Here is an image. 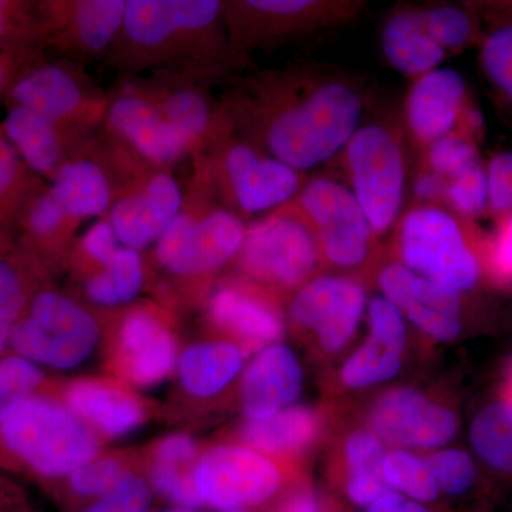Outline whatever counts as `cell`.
Here are the masks:
<instances>
[{"instance_id": "cell-1", "label": "cell", "mask_w": 512, "mask_h": 512, "mask_svg": "<svg viewBox=\"0 0 512 512\" xmlns=\"http://www.w3.org/2000/svg\"><path fill=\"white\" fill-rule=\"evenodd\" d=\"M365 94L348 77L318 74L269 103L261 137L266 154L303 173L343 151L360 127Z\"/></svg>"}, {"instance_id": "cell-2", "label": "cell", "mask_w": 512, "mask_h": 512, "mask_svg": "<svg viewBox=\"0 0 512 512\" xmlns=\"http://www.w3.org/2000/svg\"><path fill=\"white\" fill-rule=\"evenodd\" d=\"M6 446L45 477H69L99 457L96 431L63 404L28 397L0 424Z\"/></svg>"}, {"instance_id": "cell-3", "label": "cell", "mask_w": 512, "mask_h": 512, "mask_svg": "<svg viewBox=\"0 0 512 512\" xmlns=\"http://www.w3.org/2000/svg\"><path fill=\"white\" fill-rule=\"evenodd\" d=\"M400 264L450 291L464 293L477 285L480 259L454 212L440 205H417L399 222Z\"/></svg>"}, {"instance_id": "cell-4", "label": "cell", "mask_w": 512, "mask_h": 512, "mask_svg": "<svg viewBox=\"0 0 512 512\" xmlns=\"http://www.w3.org/2000/svg\"><path fill=\"white\" fill-rule=\"evenodd\" d=\"M322 259L315 231L293 201L249 225L237 256L252 281L296 291L313 279Z\"/></svg>"}, {"instance_id": "cell-5", "label": "cell", "mask_w": 512, "mask_h": 512, "mask_svg": "<svg viewBox=\"0 0 512 512\" xmlns=\"http://www.w3.org/2000/svg\"><path fill=\"white\" fill-rule=\"evenodd\" d=\"M342 153L350 190L375 234H386L399 220L406 192V154L399 134L384 124H366Z\"/></svg>"}, {"instance_id": "cell-6", "label": "cell", "mask_w": 512, "mask_h": 512, "mask_svg": "<svg viewBox=\"0 0 512 512\" xmlns=\"http://www.w3.org/2000/svg\"><path fill=\"white\" fill-rule=\"evenodd\" d=\"M100 338L92 313L69 296L46 291L33 299L30 316L19 320L10 346L33 365L69 370L93 355Z\"/></svg>"}, {"instance_id": "cell-7", "label": "cell", "mask_w": 512, "mask_h": 512, "mask_svg": "<svg viewBox=\"0 0 512 512\" xmlns=\"http://www.w3.org/2000/svg\"><path fill=\"white\" fill-rule=\"evenodd\" d=\"M194 481L202 507L251 511L278 494L282 473L271 457L254 448L220 444L197 458Z\"/></svg>"}, {"instance_id": "cell-8", "label": "cell", "mask_w": 512, "mask_h": 512, "mask_svg": "<svg viewBox=\"0 0 512 512\" xmlns=\"http://www.w3.org/2000/svg\"><path fill=\"white\" fill-rule=\"evenodd\" d=\"M293 202L315 231L323 259L338 268L365 264L376 234L349 185L313 178Z\"/></svg>"}, {"instance_id": "cell-9", "label": "cell", "mask_w": 512, "mask_h": 512, "mask_svg": "<svg viewBox=\"0 0 512 512\" xmlns=\"http://www.w3.org/2000/svg\"><path fill=\"white\" fill-rule=\"evenodd\" d=\"M245 231L241 217L227 208L200 215L183 211L158 239L154 254L170 274H211L237 259Z\"/></svg>"}, {"instance_id": "cell-10", "label": "cell", "mask_w": 512, "mask_h": 512, "mask_svg": "<svg viewBox=\"0 0 512 512\" xmlns=\"http://www.w3.org/2000/svg\"><path fill=\"white\" fill-rule=\"evenodd\" d=\"M224 10L214 0H127L120 37L133 52L170 56L214 33Z\"/></svg>"}, {"instance_id": "cell-11", "label": "cell", "mask_w": 512, "mask_h": 512, "mask_svg": "<svg viewBox=\"0 0 512 512\" xmlns=\"http://www.w3.org/2000/svg\"><path fill=\"white\" fill-rule=\"evenodd\" d=\"M355 3L318 0H245L225 3L224 18L232 39L262 46L352 18Z\"/></svg>"}, {"instance_id": "cell-12", "label": "cell", "mask_w": 512, "mask_h": 512, "mask_svg": "<svg viewBox=\"0 0 512 512\" xmlns=\"http://www.w3.org/2000/svg\"><path fill=\"white\" fill-rule=\"evenodd\" d=\"M366 303L359 282L345 276H319L296 291L289 313L296 325L311 330L320 348L336 353L355 336Z\"/></svg>"}, {"instance_id": "cell-13", "label": "cell", "mask_w": 512, "mask_h": 512, "mask_svg": "<svg viewBox=\"0 0 512 512\" xmlns=\"http://www.w3.org/2000/svg\"><path fill=\"white\" fill-rule=\"evenodd\" d=\"M221 165L224 184L245 214L279 210L291 204L303 187L302 173L251 144H231Z\"/></svg>"}, {"instance_id": "cell-14", "label": "cell", "mask_w": 512, "mask_h": 512, "mask_svg": "<svg viewBox=\"0 0 512 512\" xmlns=\"http://www.w3.org/2000/svg\"><path fill=\"white\" fill-rule=\"evenodd\" d=\"M370 426L380 440L394 446L439 448L457 434L456 414L409 387L383 394L370 413Z\"/></svg>"}, {"instance_id": "cell-15", "label": "cell", "mask_w": 512, "mask_h": 512, "mask_svg": "<svg viewBox=\"0 0 512 512\" xmlns=\"http://www.w3.org/2000/svg\"><path fill=\"white\" fill-rule=\"evenodd\" d=\"M384 298L404 319L439 342L456 339L463 328L460 293L414 274L400 262L384 266L379 275Z\"/></svg>"}, {"instance_id": "cell-16", "label": "cell", "mask_w": 512, "mask_h": 512, "mask_svg": "<svg viewBox=\"0 0 512 512\" xmlns=\"http://www.w3.org/2000/svg\"><path fill=\"white\" fill-rule=\"evenodd\" d=\"M183 205L180 184L173 175L160 171L136 191L114 201L107 220L123 247L141 252L157 244L183 212Z\"/></svg>"}, {"instance_id": "cell-17", "label": "cell", "mask_w": 512, "mask_h": 512, "mask_svg": "<svg viewBox=\"0 0 512 512\" xmlns=\"http://www.w3.org/2000/svg\"><path fill=\"white\" fill-rule=\"evenodd\" d=\"M467 83L461 73L448 67L414 79L404 104V117L412 136L423 146L457 128L466 110Z\"/></svg>"}, {"instance_id": "cell-18", "label": "cell", "mask_w": 512, "mask_h": 512, "mask_svg": "<svg viewBox=\"0 0 512 512\" xmlns=\"http://www.w3.org/2000/svg\"><path fill=\"white\" fill-rule=\"evenodd\" d=\"M119 355L128 382L150 387L164 382L177 369L180 350L163 320L147 309H136L121 323Z\"/></svg>"}, {"instance_id": "cell-19", "label": "cell", "mask_w": 512, "mask_h": 512, "mask_svg": "<svg viewBox=\"0 0 512 512\" xmlns=\"http://www.w3.org/2000/svg\"><path fill=\"white\" fill-rule=\"evenodd\" d=\"M303 389L298 357L282 343L259 350L245 369L241 403L248 420L265 419L292 407Z\"/></svg>"}, {"instance_id": "cell-20", "label": "cell", "mask_w": 512, "mask_h": 512, "mask_svg": "<svg viewBox=\"0 0 512 512\" xmlns=\"http://www.w3.org/2000/svg\"><path fill=\"white\" fill-rule=\"evenodd\" d=\"M107 124L148 163L173 164L188 154L153 97L124 94L107 109Z\"/></svg>"}, {"instance_id": "cell-21", "label": "cell", "mask_w": 512, "mask_h": 512, "mask_svg": "<svg viewBox=\"0 0 512 512\" xmlns=\"http://www.w3.org/2000/svg\"><path fill=\"white\" fill-rule=\"evenodd\" d=\"M208 315L217 328L241 340L251 349L262 350L279 343L284 320L261 293L241 285L221 286L212 293Z\"/></svg>"}, {"instance_id": "cell-22", "label": "cell", "mask_w": 512, "mask_h": 512, "mask_svg": "<svg viewBox=\"0 0 512 512\" xmlns=\"http://www.w3.org/2000/svg\"><path fill=\"white\" fill-rule=\"evenodd\" d=\"M12 97L16 106L25 107L46 117L53 123H73L90 119L93 101L86 89L64 67L49 64L26 74L13 86Z\"/></svg>"}, {"instance_id": "cell-23", "label": "cell", "mask_w": 512, "mask_h": 512, "mask_svg": "<svg viewBox=\"0 0 512 512\" xmlns=\"http://www.w3.org/2000/svg\"><path fill=\"white\" fill-rule=\"evenodd\" d=\"M64 400L87 426L111 439L126 436L146 419V410L136 396L104 380H77L67 387Z\"/></svg>"}, {"instance_id": "cell-24", "label": "cell", "mask_w": 512, "mask_h": 512, "mask_svg": "<svg viewBox=\"0 0 512 512\" xmlns=\"http://www.w3.org/2000/svg\"><path fill=\"white\" fill-rule=\"evenodd\" d=\"M382 49L397 72L417 77L439 69L447 57L423 19L421 8L397 10L382 32Z\"/></svg>"}, {"instance_id": "cell-25", "label": "cell", "mask_w": 512, "mask_h": 512, "mask_svg": "<svg viewBox=\"0 0 512 512\" xmlns=\"http://www.w3.org/2000/svg\"><path fill=\"white\" fill-rule=\"evenodd\" d=\"M49 192L74 222L100 217L114 202L109 175L99 164L84 158L63 163L53 175Z\"/></svg>"}, {"instance_id": "cell-26", "label": "cell", "mask_w": 512, "mask_h": 512, "mask_svg": "<svg viewBox=\"0 0 512 512\" xmlns=\"http://www.w3.org/2000/svg\"><path fill=\"white\" fill-rule=\"evenodd\" d=\"M244 367V353L229 342H201L188 346L177 363L178 377L191 396L221 393Z\"/></svg>"}, {"instance_id": "cell-27", "label": "cell", "mask_w": 512, "mask_h": 512, "mask_svg": "<svg viewBox=\"0 0 512 512\" xmlns=\"http://www.w3.org/2000/svg\"><path fill=\"white\" fill-rule=\"evenodd\" d=\"M319 427V416L312 409L292 406L265 419L249 420L242 439L265 456H289L311 446Z\"/></svg>"}, {"instance_id": "cell-28", "label": "cell", "mask_w": 512, "mask_h": 512, "mask_svg": "<svg viewBox=\"0 0 512 512\" xmlns=\"http://www.w3.org/2000/svg\"><path fill=\"white\" fill-rule=\"evenodd\" d=\"M6 140L36 173L55 175L63 165L59 126L25 107H13L6 116Z\"/></svg>"}, {"instance_id": "cell-29", "label": "cell", "mask_w": 512, "mask_h": 512, "mask_svg": "<svg viewBox=\"0 0 512 512\" xmlns=\"http://www.w3.org/2000/svg\"><path fill=\"white\" fill-rule=\"evenodd\" d=\"M126 0H79L66 5L67 32L76 52L101 55L123 32Z\"/></svg>"}, {"instance_id": "cell-30", "label": "cell", "mask_w": 512, "mask_h": 512, "mask_svg": "<svg viewBox=\"0 0 512 512\" xmlns=\"http://www.w3.org/2000/svg\"><path fill=\"white\" fill-rule=\"evenodd\" d=\"M382 440L373 431L359 430L346 441V493L357 507L366 508L393 493L384 478L386 460Z\"/></svg>"}, {"instance_id": "cell-31", "label": "cell", "mask_w": 512, "mask_h": 512, "mask_svg": "<svg viewBox=\"0 0 512 512\" xmlns=\"http://www.w3.org/2000/svg\"><path fill=\"white\" fill-rule=\"evenodd\" d=\"M144 281L146 269L141 252L123 247L109 265L87 279L84 292L93 303L114 308L133 302L140 295Z\"/></svg>"}, {"instance_id": "cell-32", "label": "cell", "mask_w": 512, "mask_h": 512, "mask_svg": "<svg viewBox=\"0 0 512 512\" xmlns=\"http://www.w3.org/2000/svg\"><path fill=\"white\" fill-rule=\"evenodd\" d=\"M470 441L488 467L512 476V403L484 407L471 423Z\"/></svg>"}, {"instance_id": "cell-33", "label": "cell", "mask_w": 512, "mask_h": 512, "mask_svg": "<svg viewBox=\"0 0 512 512\" xmlns=\"http://www.w3.org/2000/svg\"><path fill=\"white\" fill-rule=\"evenodd\" d=\"M156 101L187 153L200 146L212 123L211 109L205 97L197 90L180 87Z\"/></svg>"}, {"instance_id": "cell-34", "label": "cell", "mask_w": 512, "mask_h": 512, "mask_svg": "<svg viewBox=\"0 0 512 512\" xmlns=\"http://www.w3.org/2000/svg\"><path fill=\"white\" fill-rule=\"evenodd\" d=\"M404 349L370 336L342 369L343 383L352 389H365L393 379L402 367Z\"/></svg>"}, {"instance_id": "cell-35", "label": "cell", "mask_w": 512, "mask_h": 512, "mask_svg": "<svg viewBox=\"0 0 512 512\" xmlns=\"http://www.w3.org/2000/svg\"><path fill=\"white\" fill-rule=\"evenodd\" d=\"M384 478L390 491L426 505L439 498V485L434 478L429 458L406 450L386 454Z\"/></svg>"}, {"instance_id": "cell-36", "label": "cell", "mask_w": 512, "mask_h": 512, "mask_svg": "<svg viewBox=\"0 0 512 512\" xmlns=\"http://www.w3.org/2000/svg\"><path fill=\"white\" fill-rule=\"evenodd\" d=\"M427 170L450 181L481 164L476 143L461 133L448 134L427 146Z\"/></svg>"}, {"instance_id": "cell-37", "label": "cell", "mask_w": 512, "mask_h": 512, "mask_svg": "<svg viewBox=\"0 0 512 512\" xmlns=\"http://www.w3.org/2000/svg\"><path fill=\"white\" fill-rule=\"evenodd\" d=\"M481 66L495 92L512 107V23L494 29L485 37Z\"/></svg>"}, {"instance_id": "cell-38", "label": "cell", "mask_w": 512, "mask_h": 512, "mask_svg": "<svg viewBox=\"0 0 512 512\" xmlns=\"http://www.w3.org/2000/svg\"><path fill=\"white\" fill-rule=\"evenodd\" d=\"M440 493L461 497L473 490L477 483V466L470 454L457 448L441 450L429 457Z\"/></svg>"}, {"instance_id": "cell-39", "label": "cell", "mask_w": 512, "mask_h": 512, "mask_svg": "<svg viewBox=\"0 0 512 512\" xmlns=\"http://www.w3.org/2000/svg\"><path fill=\"white\" fill-rule=\"evenodd\" d=\"M131 474L123 463L114 458L96 457L74 470L69 476V484L74 494L93 501L119 487Z\"/></svg>"}, {"instance_id": "cell-40", "label": "cell", "mask_w": 512, "mask_h": 512, "mask_svg": "<svg viewBox=\"0 0 512 512\" xmlns=\"http://www.w3.org/2000/svg\"><path fill=\"white\" fill-rule=\"evenodd\" d=\"M421 13L431 35L447 53L466 46L474 35L473 18L466 9L439 5L421 8Z\"/></svg>"}, {"instance_id": "cell-41", "label": "cell", "mask_w": 512, "mask_h": 512, "mask_svg": "<svg viewBox=\"0 0 512 512\" xmlns=\"http://www.w3.org/2000/svg\"><path fill=\"white\" fill-rule=\"evenodd\" d=\"M42 379L39 366L23 357L0 360V424L16 404L30 397Z\"/></svg>"}, {"instance_id": "cell-42", "label": "cell", "mask_w": 512, "mask_h": 512, "mask_svg": "<svg viewBox=\"0 0 512 512\" xmlns=\"http://www.w3.org/2000/svg\"><path fill=\"white\" fill-rule=\"evenodd\" d=\"M444 201L458 217L473 218L483 214L488 208L487 170L484 165L478 164L447 181Z\"/></svg>"}, {"instance_id": "cell-43", "label": "cell", "mask_w": 512, "mask_h": 512, "mask_svg": "<svg viewBox=\"0 0 512 512\" xmlns=\"http://www.w3.org/2000/svg\"><path fill=\"white\" fill-rule=\"evenodd\" d=\"M150 487L174 507H202L200 495L194 481V466H174V464L156 463L150 473Z\"/></svg>"}, {"instance_id": "cell-44", "label": "cell", "mask_w": 512, "mask_h": 512, "mask_svg": "<svg viewBox=\"0 0 512 512\" xmlns=\"http://www.w3.org/2000/svg\"><path fill=\"white\" fill-rule=\"evenodd\" d=\"M153 505V488L131 474L109 494L96 498L80 512H148Z\"/></svg>"}, {"instance_id": "cell-45", "label": "cell", "mask_w": 512, "mask_h": 512, "mask_svg": "<svg viewBox=\"0 0 512 512\" xmlns=\"http://www.w3.org/2000/svg\"><path fill=\"white\" fill-rule=\"evenodd\" d=\"M23 303L25 293L19 275L12 266L0 261V353L10 345Z\"/></svg>"}, {"instance_id": "cell-46", "label": "cell", "mask_w": 512, "mask_h": 512, "mask_svg": "<svg viewBox=\"0 0 512 512\" xmlns=\"http://www.w3.org/2000/svg\"><path fill=\"white\" fill-rule=\"evenodd\" d=\"M487 170L488 208L501 218L512 214V151L497 154Z\"/></svg>"}, {"instance_id": "cell-47", "label": "cell", "mask_w": 512, "mask_h": 512, "mask_svg": "<svg viewBox=\"0 0 512 512\" xmlns=\"http://www.w3.org/2000/svg\"><path fill=\"white\" fill-rule=\"evenodd\" d=\"M121 248L123 245L107 218L94 222L82 239L84 255L100 268L109 265Z\"/></svg>"}, {"instance_id": "cell-48", "label": "cell", "mask_w": 512, "mask_h": 512, "mask_svg": "<svg viewBox=\"0 0 512 512\" xmlns=\"http://www.w3.org/2000/svg\"><path fill=\"white\" fill-rule=\"evenodd\" d=\"M72 222L50 192L37 198L29 212V227L39 237H53Z\"/></svg>"}, {"instance_id": "cell-49", "label": "cell", "mask_w": 512, "mask_h": 512, "mask_svg": "<svg viewBox=\"0 0 512 512\" xmlns=\"http://www.w3.org/2000/svg\"><path fill=\"white\" fill-rule=\"evenodd\" d=\"M197 444L187 434H173L158 443L154 461L174 466H195Z\"/></svg>"}, {"instance_id": "cell-50", "label": "cell", "mask_w": 512, "mask_h": 512, "mask_svg": "<svg viewBox=\"0 0 512 512\" xmlns=\"http://www.w3.org/2000/svg\"><path fill=\"white\" fill-rule=\"evenodd\" d=\"M490 264L495 275L512 282V214L501 222L490 249Z\"/></svg>"}, {"instance_id": "cell-51", "label": "cell", "mask_w": 512, "mask_h": 512, "mask_svg": "<svg viewBox=\"0 0 512 512\" xmlns=\"http://www.w3.org/2000/svg\"><path fill=\"white\" fill-rule=\"evenodd\" d=\"M447 181L430 170H424L414 180L413 191L421 205H437L446 197Z\"/></svg>"}, {"instance_id": "cell-52", "label": "cell", "mask_w": 512, "mask_h": 512, "mask_svg": "<svg viewBox=\"0 0 512 512\" xmlns=\"http://www.w3.org/2000/svg\"><path fill=\"white\" fill-rule=\"evenodd\" d=\"M18 171V153L5 137H0V198L9 190Z\"/></svg>"}, {"instance_id": "cell-53", "label": "cell", "mask_w": 512, "mask_h": 512, "mask_svg": "<svg viewBox=\"0 0 512 512\" xmlns=\"http://www.w3.org/2000/svg\"><path fill=\"white\" fill-rule=\"evenodd\" d=\"M365 512H430V510L426 505L410 500L404 495L389 493L367 507Z\"/></svg>"}, {"instance_id": "cell-54", "label": "cell", "mask_w": 512, "mask_h": 512, "mask_svg": "<svg viewBox=\"0 0 512 512\" xmlns=\"http://www.w3.org/2000/svg\"><path fill=\"white\" fill-rule=\"evenodd\" d=\"M276 512H322V505L312 491L303 490L286 498Z\"/></svg>"}, {"instance_id": "cell-55", "label": "cell", "mask_w": 512, "mask_h": 512, "mask_svg": "<svg viewBox=\"0 0 512 512\" xmlns=\"http://www.w3.org/2000/svg\"><path fill=\"white\" fill-rule=\"evenodd\" d=\"M6 22H8V3L0 2V37L5 32Z\"/></svg>"}, {"instance_id": "cell-56", "label": "cell", "mask_w": 512, "mask_h": 512, "mask_svg": "<svg viewBox=\"0 0 512 512\" xmlns=\"http://www.w3.org/2000/svg\"><path fill=\"white\" fill-rule=\"evenodd\" d=\"M160 512H201L200 510H194V508H180L174 507L170 508V510L160 511Z\"/></svg>"}, {"instance_id": "cell-57", "label": "cell", "mask_w": 512, "mask_h": 512, "mask_svg": "<svg viewBox=\"0 0 512 512\" xmlns=\"http://www.w3.org/2000/svg\"><path fill=\"white\" fill-rule=\"evenodd\" d=\"M3 82H5V67L0 63V87H2Z\"/></svg>"}, {"instance_id": "cell-58", "label": "cell", "mask_w": 512, "mask_h": 512, "mask_svg": "<svg viewBox=\"0 0 512 512\" xmlns=\"http://www.w3.org/2000/svg\"><path fill=\"white\" fill-rule=\"evenodd\" d=\"M221 512H251V511H245V510H232V511H221Z\"/></svg>"}, {"instance_id": "cell-59", "label": "cell", "mask_w": 512, "mask_h": 512, "mask_svg": "<svg viewBox=\"0 0 512 512\" xmlns=\"http://www.w3.org/2000/svg\"><path fill=\"white\" fill-rule=\"evenodd\" d=\"M510 392H511V400H510V402L512 403V376H511V383H510Z\"/></svg>"}]
</instances>
